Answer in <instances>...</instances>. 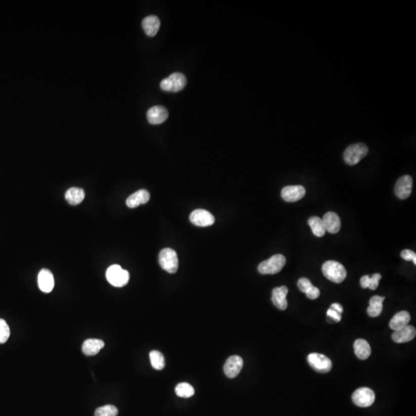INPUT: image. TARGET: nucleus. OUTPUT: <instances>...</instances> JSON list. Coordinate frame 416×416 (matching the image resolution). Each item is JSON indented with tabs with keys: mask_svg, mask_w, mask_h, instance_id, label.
I'll return each mask as SVG.
<instances>
[{
	"mask_svg": "<svg viewBox=\"0 0 416 416\" xmlns=\"http://www.w3.org/2000/svg\"><path fill=\"white\" fill-rule=\"evenodd\" d=\"M306 190L303 186H287L281 190V197L287 202L299 201L303 198Z\"/></svg>",
	"mask_w": 416,
	"mask_h": 416,
	"instance_id": "obj_12",
	"label": "nucleus"
},
{
	"mask_svg": "<svg viewBox=\"0 0 416 416\" xmlns=\"http://www.w3.org/2000/svg\"><path fill=\"white\" fill-rule=\"evenodd\" d=\"M150 360L152 367L156 370H162L165 367V359L163 354L159 351L153 350L150 352Z\"/></svg>",
	"mask_w": 416,
	"mask_h": 416,
	"instance_id": "obj_27",
	"label": "nucleus"
},
{
	"mask_svg": "<svg viewBox=\"0 0 416 416\" xmlns=\"http://www.w3.org/2000/svg\"><path fill=\"white\" fill-rule=\"evenodd\" d=\"M190 221L197 227L212 226L215 224V218L212 214L203 209L194 211L190 215Z\"/></svg>",
	"mask_w": 416,
	"mask_h": 416,
	"instance_id": "obj_9",
	"label": "nucleus"
},
{
	"mask_svg": "<svg viewBox=\"0 0 416 416\" xmlns=\"http://www.w3.org/2000/svg\"><path fill=\"white\" fill-rule=\"evenodd\" d=\"M10 336V329L5 320L0 319V344L7 342Z\"/></svg>",
	"mask_w": 416,
	"mask_h": 416,
	"instance_id": "obj_30",
	"label": "nucleus"
},
{
	"mask_svg": "<svg viewBox=\"0 0 416 416\" xmlns=\"http://www.w3.org/2000/svg\"><path fill=\"white\" fill-rule=\"evenodd\" d=\"M38 285L39 289L45 293H50L54 287V277L48 269L41 270L38 275Z\"/></svg>",
	"mask_w": 416,
	"mask_h": 416,
	"instance_id": "obj_15",
	"label": "nucleus"
},
{
	"mask_svg": "<svg viewBox=\"0 0 416 416\" xmlns=\"http://www.w3.org/2000/svg\"><path fill=\"white\" fill-rule=\"evenodd\" d=\"M150 193L147 190L141 189V190H137V192L131 194L128 199H127L126 203L128 207L135 208L140 206L141 204H144L147 203L150 200Z\"/></svg>",
	"mask_w": 416,
	"mask_h": 416,
	"instance_id": "obj_18",
	"label": "nucleus"
},
{
	"mask_svg": "<svg viewBox=\"0 0 416 416\" xmlns=\"http://www.w3.org/2000/svg\"><path fill=\"white\" fill-rule=\"evenodd\" d=\"M287 293H288V289L285 286L275 287L272 290L271 300H272L273 304L278 309L285 310L287 308V301L286 299Z\"/></svg>",
	"mask_w": 416,
	"mask_h": 416,
	"instance_id": "obj_17",
	"label": "nucleus"
},
{
	"mask_svg": "<svg viewBox=\"0 0 416 416\" xmlns=\"http://www.w3.org/2000/svg\"><path fill=\"white\" fill-rule=\"evenodd\" d=\"M331 309L335 310V311H337L339 312V314L342 315V312H343V308H342V305L339 303H334L331 305Z\"/></svg>",
	"mask_w": 416,
	"mask_h": 416,
	"instance_id": "obj_35",
	"label": "nucleus"
},
{
	"mask_svg": "<svg viewBox=\"0 0 416 416\" xmlns=\"http://www.w3.org/2000/svg\"><path fill=\"white\" fill-rule=\"evenodd\" d=\"M352 398L354 404L357 406L366 408L374 403L376 395L369 388H360L354 392Z\"/></svg>",
	"mask_w": 416,
	"mask_h": 416,
	"instance_id": "obj_8",
	"label": "nucleus"
},
{
	"mask_svg": "<svg viewBox=\"0 0 416 416\" xmlns=\"http://www.w3.org/2000/svg\"><path fill=\"white\" fill-rule=\"evenodd\" d=\"M175 392L181 398H188L194 395V389L189 383H180L177 386Z\"/></svg>",
	"mask_w": 416,
	"mask_h": 416,
	"instance_id": "obj_28",
	"label": "nucleus"
},
{
	"mask_svg": "<svg viewBox=\"0 0 416 416\" xmlns=\"http://www.w3.org/2000/svg\"><path fill=\"white\" fill-rule=\"evenodd\" d=\"M310 366L319 373H327L332 368V362L330 358L322 354L311 353L308 356Z\"/></svg>",
	"mask_w": 416,
	"mask_h": 416,
	"instance_id": "obj_7",
	"label": "nucleus"
},
{
	"mask_svg": "<svg viewBox=\"0 0 416 416\" xmlns=\"http://www.w3.org/2000/svg\"><path fill=\"white\" fill-rule=\"evenodd\" d=\"M168 111L162 106H155L149 109L147 113V117L150 124H161L168 119Z\"/></svg>",
	"mask_w": 416,
	"mask_h": 416,
	"instance_id": "obj_13",
	"label": "nucleus"
},
{
	"mask_svg": "<svg viewBox=\"0 0 416 416\" xmlns=\"http://www.w3.org/2000/svg\"><path fill=\"white\" fill-rule=\"evenodd\" d=\"M327 316L328 317L329 319L333 320V321H335V322H339L341 319H342V315H341V314H339V312L335 311V310L331 309V308L327 310Z\"/></svg>",
	"mask_w": 416,
	"mask_h": 416,
	"instance_id": "obj_34",
	"label": "nucleus"
},
{
	"mask_svg": "<svg viewBox=\"0 0 416 416\" xmlns=\"http://www.w3.org/2000/svg\"><path fill=\"white\" fill-rule=\"evenodd\" d=\"M118 409L112 405H103L95 411V416H117Z\"/></svg>",
	"mask_w": 416,
	"mask_h": 416,
	"instance_id": "obj_29",
	"label": "nucleus"
},
{
	"mask_svg": "<svg viewBox=\"0 0 416 416\" xmlns=\"http://www.w3.org/2000/svg\"><path fill=\"white\" fill-rule=\"evenodd\" d=\"M187 85V78L181 73H174L160 82V88L167 92H178Z\"/></svg>",
	"mask_w": 416,
	"mask_h": 416,
	"instance_id": "obj_6",
	"label": "nucleus"
},
{
	"mask_svg": "<svg viewBox=\"0 0 416 416\" xmlns=\"http://www.w3.org/2000/svg\"><path fill=\"white\" fill-rule=\"evenodd\" d=\"M104 345H105L104 342L100 339H88L82 344V352L87 356H94L100 352Z\"/></svg>",
	"mask_w": 416,
	"mask_h": 416,
	"instance_id": "obj_20",
	"label": "nucleus"
},
{
	"mask_svg": "<svg viewBox=\"0 0 416 416\" xmlns=\"http://www.w3.org/2000/svg\"><path fill=\"white\" fill-rule=\"evenodd\" d=\"M142 26L147 36L153 37L156 36V34L160 29V19L157 16H153V15L147 16L143 20Z\"/></svg>",
	"mask_w": 416,
	"mask_h": 416,
	"instance_id": "obj_19",
	"label": "nucleus"
},
{
	"mask_svg": "<svg viewBox=\"0 0 416 416\" xmlns=\"http://www.w3.org/2000/svg\"><path fill=\"white\" fill-rule=\"evenodd\" d=\"M401 257L403 258L404 260L405 261H408V262H412L414 263V265H416V254L414 253V252L411 250H404L403 252L401 253Z\"/></svg>",
	"mask_w": 416,
	"mask_h": 416,
	"instance_id": "obj_32",
	"label": "nucleus"
},
{
	"mask_svg": "<svg viewBox=\"0 0 416 416\" xmlns=\"http://www.w3.org/2000/svg\"><path fill=\"white\" fill-rule=\"evenodd\" d=\"M412 178L409 175L401 177L397 181L395 187V193L400 199H406L411 195L412 190Z\"/></svg>",
	"mask_w": 416,
	"mask_h": 416,
	"instance_id": "obj_11",
	"label": "nucleus"
},
{
	"mask_svg": "<svg viewBox=\"0 0 416 416\" xmlns=\"http://www.w3.org/2000/svg\"><path fill=\"white\" fill-rule=\"evenodd\" d=\"M286 263L285 257L275 255L258 265V271L262 274H275L280 272Z\"/></svg>",
	"mask_w": 416,
	"mask_h": 416,
	"instance_id": "obj_4",
	"label": "nucleus"
},
{
	"mask_svg": "<svg viewBox=\"0 0 416 416\" xmlns=\"http://www.w3.org/2000/svg\"><path fill=\"white\" fill-rule=\"evenodd\" d=\"M313 285L311 284V281L306 277H302L298 281V287L300 289L301 292H304V293H305Z\"/></svg>",
	"mask_w": 416,
	"mask_h": 416,
	"instance_id": "obj_31",
	"label": "nucleus"
},
{
	"mask_svg": "<svg viewBox=\"0 0 416 416\" xmlns=\"http://www.w3.org/2000/svg\"><path fill=\"white\" fill-rule=\"evenodd\" d=\"M307 297L308 299H311V300H315V299H318V297L320 296V290L318 287H315V286H312V287H310L306 292Z\"/></svg>",
	"mask_w": 416,
	"mask_h": 416,
	"instance_id": "obj_33",
	"label": "nucleus"
},
{
	"mask_svg": "<svg viewBox=\"0 0 416 416\" xmlns=\"http://www.w3.org/2000/svg\"><path fill=\"white\" fill-rule=\"evenodd\" d=\"M308 224L311 227L312 233L316 237H321L325 234L326 230L322 220L318 217H311L308 219Z\"/></svg>",
	"mask_w": 416,
	"mask_h": 416,
	"instance_id": "obj_25",
	"label": "nucleus"
},
{
	"mask_svg": "<svg viewBox=\"0 0 416 416\" xmlns=\"http://www.w3.org/2000/svg\"><path fill=\"white\" fill-rule=\"evenodd\" d=\"M65 198L69 204L77 205L85 198V192L79 187H71L66 191Z\"/></svg>",
	"mask_w": 416,
	"mask_h": 416,
	"instance_id": "obj_24",
	"label": "nucleus"
},
{
	"mask_svg": "<svg viewBox=\"0 0 416 416\" xmlns=\"http://www.w3.org/2000/svg\"><path fill=\"white\" fill-rule=\"evenodd\" d=\"M244 365L243 359L238 355L230 357L224 364V374L229 379H234L240 374Z\"/></svg>",
	"mask_w": 416,
	"mask_h": 416,
	"instance_id": "obj_10",
	"label": "nucleus"
},
{
	"mask_svg": "<svg viewBox=\"0 0 416 416\" xmlns=\"http://www.w3.org/2000/svg\"><path fill=\"white\" fill-rule=\"evenodd\" d=\"M381 278H382V275L380 274H373L371 277L368 275L363 276L360 280V284L362 288H369L374 290L379 287Z\"/></svg>",
	"mask_w": 416,
	"mask_h": 416,
	"instance_id": "obj_26",
	"label": "nucleus"
},
{
	"mask_svg": "<svg viewBox=\"0 0 416 416\" xmlns=\"http://www.w3.org/2000/svg\"><path fill=\"white\" fill-rule=\"evenodd\" d=\"M159 264L160 267L168 273H176L179 265L176 252L171 248H164L160 251L159 254Z\"/></svg>",
	"mask_w": 416,
	"mask_h": 416,
	"instance_id": "obj_3",
	"label": "nucleus"
},
{
	"mask_svg": "<svg viewBox=\"0 0 416 416\" xmlns=\"http://www.w3.org/2000/svg\"><path fill=\"white\" fill-rule=\"evenodd\" d=\"M322 273L327 279L337 284L344 281L347 276L345 267L335 261L326 262L322 265Z\"/></svg>",
	"mask_w": 416,
	"mask_h": 416,
	"instance_id": "obj_1",
	"label": "nucleus"
},
{
	"mask_svg": "<svg viewBox=\"0 0 416 416\" xmlns=\"http://www.w3.org/2000/svg\"><path fill=\"white\" fill-rule=\"evenodd\" d=\"M355 355L359 359L365 360L371 355V347L364 339H357L354 344Z\"/></svg>",
	"mask_w": 416,
	"mask_h": 416,
	"instance_id": "obj_22",
	"label": "nucleus"
},
{
	"mask_svg": "<svg viewBox=\"0 0 416 416\" xmlns=\"http://www.w3.org/2000/svg\"><path fill=\"white\" fill-rule=\"evenodd\" d=\"M321 220L327 232L336 234L340 231L341 220L339 215L335 212H327Z\"/></svg>",
	"mask_w": 416,
	"mask_h": 416,
	"instance_id": "obj_16",
	"label": "nucleus"
},
{
	"mask_svg": "<svg viewBox=\"0 0 416 416\" xmlns=\"http://www.w3.org/2000/svg\"><path fill=\"white\" fill-rule=\"evenodd\" d=\"M368 153V148L365 144H352L345 150L344 153V160L347 164L353 166L358 164L360 160H362Z\"/></svg>",
	"mask_w": 416,
	"mask_h": 416,
	"instance_id": "obj_5",
	"label": "nucleus"
},
{
	"mask_svg": "<svg viewBox=\"0 0 416 416\" xmlns=\"http://www.w3.org/2000/svg\"><path fill=\"white\" fill-rule=\"evenodd\" d=\"M410 320H411V316H410L408 312L405 311H400L392 318L390 323H389V326L392 330L397 331V330H399V329L408 325Z\"/></svg>",
	"mask_w": 416,
	"mask_h": 416,
	"instance_id": "obj_21",
	"label": "nucleus"
},
{
	"mask_svg": "<svg viewBox=\"0 0 416 416\" xmlns=\"http://www.w3.org/2000/svg\"><path fill=\"white\" fill-rule=\"evenodd\" d=\"M107 281L114 287H121L128 284L130 274L119 265H111L106 273Z\"/></svg>",
	"mask_w": 416,
	"mask_h": 416,
	"instance_id": "obj_2",
	"label": "nucleus"
},
{
	"mask_svg": "<svg viewBox=\"0 0 416 416\" xmlns=\"http://www.w3.org/2000/svg\"><path fill=\"white\" fill-rule=\"evenodd\" d=\"M415 328L413 326L407 325L399 330L394 331L392 338V340L395 343H406V342L413 340V339L415 337Z\"/></svg>",
	"mask_w": 416,
	"mask_h": 416,
	"instance_id": "obj_14",
	"label": "nucleus"
},
{
	"mask_svg": "<svg viewBox=\"0 0 416 416\" xmlns=\"http://www.w3.org/2000/svg\"><path fill=\"white\" fill-rule=\"evenodd\" d=\"M385 297H381V296H373L369 300V307L367 309L368 315L371 318H376L379 316L381 313L383 312V302H384Z\"/></svg>",
	"mask_w": 416,
	"mask_h": 416,
	"instance_id": "obj_23",
	"label": "nucleus"
}]
</instances>
